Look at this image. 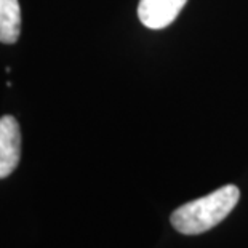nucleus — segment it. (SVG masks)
Returning <instances> with one entry per match:
<instances>
[{"instance_id":"nucleus-1","label":"nucleus","mask_w":248,"mask_h":248,"mask_svg":"<svg viewBox=\"0 0 248 248\" xmlns=\"http://www.w3.org/2000/svg\"><path fill=\"white\" fill-rule=\"evenodd\" d=\"M240 191L234 184H228L215 192L187 202L171 215V224L184 235H197L218 226L239 202Z\"/></svg>"},{"instance_id":"nucleus-4","label":"nucleus","mask_w":248,"mask_h":248,"mask_svg":"<svg viewBox=\"0 0 248 248\" xmlns=\"http://www.w3.org/2000/svg\"><path fill=\"white\" fill-rule=\"evenodd\" d=\"M21 29V8L18 0H0V42L15 44Z\"/></svg>"},{"instance_id":"nucleus-2","label":"nucleus","mask_w":248,"mask_h":248,"mask_svg":"<svg viewBox=\"0 0 248 248\" xmlns=\"http://www.w3.org/2000/svg\"><path fill=\"white\" fill-rule=\"evenodd\" d=\"M21 157V131L16 119L5 115L0 119V179L10 176Z\"/></svg>"},{"instance_id":"nucleus-3","label":"nucleus","mask_w":248,"mask_h":248,"mask_svg":"<svg viewBox=\"0 0 248 248\" xmlns=\"http://www.w3.org/2000/svg\"><path fill=\"white\" fill-rule=\"evenodd\" d=\"M187 0H140V21L149 29H163L176 19Z\"/></svg>"}]
</instances>
